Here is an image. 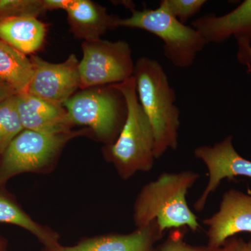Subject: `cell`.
<instances>
[{"label": "cell", "instance_id": "obj_3", "mask_svg": "<svg viewBox=\"0 0 251 251\" xmlns=\"http://www.w3.org/2000/svg\"><path fill=\"white\" fill-rule=\"evenodd\" d=\"M121 92L126 104V117L115 143L108 145L105 154L120 177L128 179L139 172L153 169L155 135L137 94L134 77L112 85Z\"/></svg>", "mask_w": 251, "mask_h": 251}, {"label": "cell", "instance_id": "obj_17", "mask_svg": "<svg viewBox=\"0 0 251 251\" xmlns=\"http://www.w3.org/2000/svg\"><path fill=\"white\" fill-rule=\"evenodd\" d=\"M0 223L14 225L29 231L45 247L44 250H50L61 245L58 234L36 223L12 200L1 193Z\"/></svg>", "mask_w": 251, "mask_h": 251}, {"label": "cell", "instance_id": "obj_2", "mask_svg": "<svg viewBox=\"0 0 251 251\" xmlns=\"http://www.w3.org/2000/svg\"><path fill=\"white\" fill-rule=\"evenodd\" d=\"M133 77L138 100L152 126L155 157L161 158L179 145L180 110L176 94L164 69L156 59L140 57L135 64Z\"/></svg>", "mask_w": 251, "mask_h": 251}, {"label": "cell", "instance_id": "obj_10", "mask_svg": "<svg viewBox=\"0 0 251 251\" xmlns=\"http://www.w3.org/2000/svg\"><path fill=\"white\" fill-rule=\"evenodd\" d=\"M207 227V247L219 249L238 234L251 233V195L229 189L223 195L219 209L203 220Z\"/></svg>", "mask_w": 251, "mask_h": 251}, {"label": "cell", "instance_id": "obj_6", "mask_svg": "<svg viewBox=\"0 0 251 251\" xmlns=\"http://www.w3.org/2000/svg\"><path fill=\"white\" fill-rule=\"evenodd\" d=\"M87 131L85 128L64 134L50 135L23 130L1 155L0 186L16 175L44 171L52 165L69 140Z\"/></svg>", "mask_w": 251, "mask_h": 251}, {"label": "cell", "instance_id": "obj_23", "mask_svg": "<svg viewBox=\"0 0 251 251\" xmlns=\"http://www.w3.org/2000/svg\"><path fill=\"white\" fill-rule=\"evenodd\" d=\"M223 251H251V240L231 238L224 244Z\"/></svg>", "mask_w": 251, "mask_h": 251}, {"label": "cell", "instance_id": "obj_14", "mask_svg": "<svg viewBox=\"0 0 251 251\" xmlns=\"http://www.w3.org/2000/svg\"><path fill=\"white\" fill-rule=\"evenodd\" d=\"M66 12L71 31L84 41L98 40L110 29L117 27V16L90 0H72Z\"/></svg>", "mask_w": 251, "mask_h": 251}, {"label": "cell", "instance_id": "obj_27", "mask_svg": "<svg viewBox=\"0 0 251 251\" xmlns=\"http://www.w3.org/2000/svg\"><path fill=\"white\" fill-rule=\"evenodd\" d=\"M248 39V40L250 41V42L251 43V35L250 36H249V39Z\"/></svg>", "mask_w": 251, "mask_h": 251}, {"label": "cell", "instance_id": "obj_15", "mask_svg": "<svg viewBox=\"0 0 251 251\" xmlns=\"http://www.w3.org/2000/svg\"><path fill=\"white\" fill-rule=\"evenodd\" d=\"M46 26L34 17H18L0 20V39L24 54L39 50L44 44Z\"/></svg>", "mask_w": 251, "mask_h": 251}, {"label": "cell", "instance_id": "obj_18", "mask_svg": "<svg viewBox=\"0 0 251 251\" xmlns=\"http://www.w3.org/2000/svg\"><path fill=\"white\" fill-rule=\"evenodd\" d=\"M24 130L16 105V94L0 101V155Z\"/></svg>", "mask_w": 251, "mask_h": 251}, {"label": "cell", "instance_id": "obj_11", "mask_svg": "<svg viewBox=\"0 0 251 251\" xmlns=\"http://www.w3.org/2000/svg\"><path fill=\"white\" fill-rule=\"evenodd\" d=\"M16 105L24 129L50 135L73 131V123L63 105L37 98L28 93L16 94Z\"/></svg>", "mask_w": 251, "mask_h": 251}, {"label": "cell", "instance_id": "obj_5", "mask_svg": "<svg viewBox=\"0 0 251 251\" xmlns=\"http://www.w3.org/2000/svg\"><path fill=\"white\" fill-rule=\"evenodd\" d=\"M74 125L87 126L99 140L115 143L126 117V104L120 91L110 85L85 89L63 104Z\"/></svg>", "mask_w": 251, "mask_h": 251}, {"label": "cell", "instance_id": "obj_13", "mask_svg": "<svg viewBox=\"0 0 251 251\" xmlns=\"http://www.w3.org/2000/svg\"><path fill=\"white\" fill-rule=\"evenodd\" d=\"M197 29L206 44H221L232 36L249 39L251 35V0H245L228 14L217 16L208 14L195 20Z\"/></svg>", "mask_w": 251, "mask_h": 251}, {"label": "cell", "instance_id": "obj_24", "mask_svg": "<svg viewBox=\"0 0 251 251\" xmlns=\"http://www.w3.org/2000/svg\"><path fill=\"white\" fill-rule=\"evenodd\" d=\"M72 0H44L46 11L67 9Z\"/></svg>", "mask_w": 251, "mask_h": 251}, {"label": "cell", "instance_id": "obj_19", "mask_svg": "<svg viewBox=\"0 0 251 251\" xmlns=\"http://www.w3.org/2000/svg\"><path fill=\"white\" fill-rule=\"evenodd\" d=\"M46 11L44 0H0V20L38 18Z\"/></svg>", "mask_w": 251, "mask_h": 251}, {"label": "cell", "instance_id": "obj_1", "mask_svg": "<svg viewBox=\"0 0 251 251\" xmlns=\"http://www.w3.org/2000/svg\"><path fill=\"white\" fill-rule=\"evenodd\" d=\"M201 175L192 171L164 173L140 190L133 205L136 228L156 221L162 232L187 228L196 232L201 228L196 214L188 206L186 196Z\"/></svg>", "mask_w": 251, "mask_h": 251}, {"label": "cell", "instance_id": "obj_25", "mask_svg": "<svg viewBox=\"0 0 251 251\" xmlns=\"http://www.w3.org/2000/svg\"><path fill=\"white\" fill-rule=\"evenodd\" d=\"M15 94H16V92L11 87L0 82V101L9 98Z\"/></svg>", "mask_w": 251, "mask_h": 251}, {"label": "cell", "instance_id": "obj_4", "mask_svg": "<svg viewBox=\"0 0 251 251\" xmlns=\"http://www.w3.org/2000/svg\"><path fill=\"white\" fill-rule=\"evenodd\" d=\"M117 27L143 29L158 36L163 41L166 59L181 69L191 67L206 45L197 29L179 22L161 6L141 11L133 9L129 17L119 18Z\"/></svg>", "mask_w": 251, "mask_h": 251}, {"label": "cell", "instance_id": "obj_9", "mask_svg": "<svg viewBox=\"0 0 251 251\" xmlns=\"http://www.w3.org/2000/svg\"><path fill=\"white\" fill-rule=\"evenodd\" d=\"M33 75L27 93L46 101L63 105L79 88V61L72 54L64 62L54 64L38 56L30 59Z\"/></svg>", "mask_w": 251, "mask_h": 251}, {"label": "cell", "instance_id": "obj_21", "mask_svg": "<svg viewBox=\"0 0 251 251\" xmlns=\"http://www.w3.org/2000/svg\"><path fill=\"white\" fill-rule=\"evenodd\" d=\"M187 228L173 229L166 241L158 249V251H223L224 246L219 249L193 246L185 242V234Z\"/></svg>", "mask_w": 251, "mask_h": 251}, {"label": "cell", "instance_id": "obj_8", "mask_svg": "<svg viewBox=\"0 0 251 251\" xmlns=\"http://www.w3.org/2000/svg\"><path fill=\"white\" fill-rule=\"evenodd\" d=\"M232 135L213 145H202L194 150L195 157L205 165L209 180L202 194L193 204L201 212L205 208L209 196L215 192L224 179L237 176L251 178V161L241 156L234 148Z\"/></svg>", "mask_w": 251, "mask_h": 251}, {"label": "cell", "instance_id": "obj_22", "mask_svg": "<svg viewBox=\"0 0 251 251\" xmlns=\"http://www.w3.org/2000/svg\"><path fill=\"white\" fill-rule=\"evenodd\" d=\"M237 59L243 65H251V43L244 37H237Z\"/></svg>", "mask_w": 251, "mask_h": 251}, {"label": "cell", "instance_id": "obj_12", "mask_svg": "<svg viewBox=\"0 0 251 251\" xmlns=\"http://www.w3.org/2000/svg\"><path fill=\"white\" fill-rule=\"evenodd\" d=\"M164 232L156 221L128 234H110L82 239L71 247H58L44 251H158L155 244L161 240Z\"/></svg>", "mask_w": 251, "mask_h": 251}, {"label": "cell", "instance_id": "obj_20", "mask_svg": "<svg viewBox=\"0 0 251 251\" xmlns=\"http://www.w3.org/2000/svg\"><path fill=\"white\" fill-rule=\"evenodd\" d=\"M206 3V0H162L159 6L184 24L199 13Z\"/></svg>", "mask_w": 251, "mask_h": 251}, {"label": "cell", "instance_id": "obj_7", "mask_svg": "<svg viewBox=\"0 0 251 251\" xmlns=\"http://www.w3.org/2000/svg\"><path fill=\"white\" fill-rule=\"evenodd\" d=\"M79 61L80 88L121 83L133 77L135 64L129 44L125 41H84Z\"/></svg>", "mask_w": 251, "mask_h": 251}, {"label": "cell", "instance_id": "obj_16", "mask_svg": "<svg viewBox=\"0 0 251 251\" xmlns=\"http://www.w3.org/2000/svg\"><path fill=\"white\" fill-rule=\"evenodd\" d=\"M32 75L31 59L0 39V82L16 94L27 93Z\"/></svg>", "mask_w": 251, "mask_h": 251}, {"label": "cell", "instance_id": "obj_26", "mask_svg": "<svg viewBox=\"0 0 251 251\" xmlns=\"http://www.w3.org/2000/svg\"><path fill=\"white\" fill-rule=\"evenodd\" d=\"M0 251H6V245L1 239H0Z\"/></svg>", "mask_w": 251, "mask_h": 251}]
</instances>
